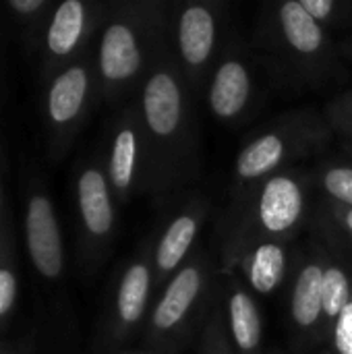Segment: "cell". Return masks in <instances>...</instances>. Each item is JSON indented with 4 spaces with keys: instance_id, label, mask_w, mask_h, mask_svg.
Masks as SVG:
<instances>
[{
    "instance_id": "cell-1",
    "label": "cell",
    "mask_w": 352,
    "mask_h": 354,
    "mask_svg": "<svg viewBox=\"0 0 352 354\" xmlns=\"http://www.w3.org/2000/svg\"><path fill=\"white\" fill-rule=\"evenodd\" d=\"M141 116L147 135L160 145L162 151L185 143L189 106L185 87L170 64H160L143 83Z\"/></svg>"
},
{
    "instance_id": "cell-2",
    "label": "cell",
    "mask_w": 352,
    "mask_h": 354,
    "mask_svg": "<svg viewBox=\"0 0 352 354\" xmlns=\"http://www.w3.org/2000/svg\"><path fill=\"white\" fill-rule=\"evenodd\" d=\"M205 286L207 266L201 259L187 263L172 276L149 319V332L156 340H160V344H166L172 338L185 334L201 305Z\"/></svg>"
},
{
    "instance_id": "cell-3",
    "label": "cell",
    "mask_w": 352,
    "mask_h": 354,
    "mask_svg": "<svg viewBox=\"0 0 352 354\" xmlns=\"http://www.w3.org/2000/svg\"><path fill=\"white\" fill-rule=\"evenodd\" d=\"M25 236L29 257L44 278H58L64 268L62 239L54 207L48 197L35 195L27 205L25 216Z\"/></svg>"
},
{
    "instance_id": "cell-4",
    "label": "cell",
    "mask_w": 352,
    "mask_h": 354,
    "mask_svg": "<svg viewBox=\"0 0 352 354\" xmlns=\"http://www.w3.org/2000/svg\"><path fill=\"white\" fill-rule=\"evenodd\" d=\"M305 214V193L297 178L276 174L261 187L257 199V222L272 236H284L297 228Z\"/></svg>"
},
{
    "instance_id": "cell-5",
    "label": "cell",
    "mask_w": 352,
    "mask_h": 354,
    "mask_svg": "<svg viewBox=\"0 0 352 354\" xmlns=\"http://www.w3.org/2000/svg\"><path fill=\"white\" fill-rule=\"evenodd\" d=\"M143 66V48L137 31L124 23L114 21L104 29L100 41V73L112 85L129 83Z\"/></svg>"
},
{
    "instance_id": "cell-6",
    "label": "cell",
    "mask_w": 352,
    "mask_h": 354,
    "mask_svg": "<svg viewBox=\"0 0 352 354\" xmlns=\"http://www.w3.org/2000/svg\"><path fill=\"white\" fill-rule=\"evenodd\" d=\"M176 44L191 71H203L216 48V17L207 4H189L178 15Z\"/></svg>"
},
{
    "instance_id": "cell-7",
    "label": "cell",
    "mask_w": 352,
    "mask_h": 354,
    "mask_svg": "<svg viewBox=\"0 0 352 354\" xmlns=\"http://www.w3.org/2000/svg\"><path fill=\"white\" fill-rule=\"evenodd\" d=\"M251 97V75L243 60L226 58L218 71L214 73L210 85V108L216 118L232 120L239 118L241 112L247 108Z\"/></svg>"
},
{
    "instance_id": "cell-8",
    "label": "cell",
    "mask_w": 352,
    "mask_h": 354,
    "mask_svg": "<svg viewBox=\"0 0 352 354\" xmlns=\"http://www.w3.org/2000/svg\"><path fill=\"white\" fill-rule=\"evenodd\" d=\"M297 143L288 131H266L243 147L237 158V176L245 183H255L272 174L282 162L295 153Z\"/></svg>"
},
{
    "instance_id": "cell-9",
    "label": "cell",
    "mask_w": 352,
    "mask_h": 354,
    "mask_svg": "<svg viewBox=\"0 0 352 354\" xmlns=\"http://www.w3.org/2000/svg\"><path fill=\"white\" fill-rule=\"evenodd\" d=\"M201 224H203V212L199 207H191L180 212L166 226V230L162 232L156 245V255H154V263L160 278L180 270V263L185 261V257L195 245Z\"/></svg>"
},
{
    "instance_id": "cell-10",
    "label": "cell",
    "mask_w": 352,
    "mask_h": 354,
    "mask_svg": "<svg viewBox=\"0 0 352 354\" xmlns=\"http://www.w3.org/2000/svg\"><path fill=\"white\" fill-rule=\"evenodd\" d=\"M81 220L91 236H106L114 226V205L108 189V180L102 170L87 168L79 176L77 185Z\"/></svg>"
},
{
    "instance_id": "cell-11",
    "label": "cell",
    "mask_w": 352,
    "mask_h": 354,
    "mask_svg": "<svg viewBox=\"0 0 352 354\" xmlns=\"http://www.w3.org/2000/svg\"><path fill=\"white\" fill-rule=\"evenodd\" d=\"M322 282H324V263H307L295 280L290 297V315L299 330H313L324 319L322 305Z\"/></svg>"
},
{
    "instance_id": "cell-12",
    "label": "cell",
    "mask_w": 352,
    "mask_h": 354,
    "mask_svg": "<svg viewBox=\"0 0 352 354\" xmlns=\"http://www.w3.org/2000/svg\"><path fill=\"white\" fill-rule=\"evenodd\" d=\"M228 332L239 354H259L263 336L261 315L251 295L239 286L228 295Z\"/></svg>"
},
{
    "instance_id": "cell-13",
    "label": "cell",
    "mask_w": 352,
    "mask_h": 354,
    "mask_svg": "<svg viewBox=\"0 0 352 354\" xmlns=\"http://www.w3.org/2000/svg\"><path fill=\"white\" fill-rule=\"evenodd\" d=\"M151 282V268L145 261H133L122 274L116 292V317L122 328H133L143 319L149 303Z\"/></svg>"
},
{
    "instance_id": "cell-14",
    "label": "cell",
    "mask_w": 352,
    "mask_h": 354,
    "mask_svg": "<svg viewBox=\"0 0 352 354\" xmlns=\"http://www.w3.org/2000/svg\"><path fill=\"white\" fill-rule=\"evenodd\" d=\"M282 35L286 44L301 56H317L324 50L326 33L322 23H317L301 4V0H288L278 12Z\"/></svg>"
},
{
    "instance_id": "cell-15",
    "label": "cell",
    "mask_w": 352,
    "mask_h": 354,
    "mask_svg": "<svg viewBox=\"0 0 352 354\" xmlns=\"http://www.w3.org/2000/svg\"><path fill=\"white\" fill-rule=\"evenodd\" d=\"M89 89L85 66H71L58 75L48 93V114L56 124H66L81 114Z\"/></svg>"
},
{
    "instance_id": "cell-16",
    "label": "cell",
    "mask_w": 352,
    "mask_h": 354,
    "mask_svg": "<svg viewBox=\"0 0 352 354\" xmlns=\"http://www.w3.org/2000/svg\"><path fill=\"white\" fill-rule=\"evenodd\" d=\"M286 272V251L276 241L259 243L247 257V280L257 295H272Z\"/></svg>"
},
{
    "instance_id": "cell-17",
    "label": "cell",
    "mask_w": 352,
    "mask_h": 354,
    "mask_svg": "<svg viewBox=\"0 0 352 354\" xmlns=\"http://www.w3.org/2000/svg\"><path fill=\"white\" fill-rule=\"evenodd\" d=\"M85 29V6L79 0H64L48 27V48L56 56L71 54Z\"/></svg>"
},
{
    "instance_id": "cell-18",
    "label": "cell",
    "mask_w": 352,
    "mask_h": 354,
    "mask_svg": "<svg viewBox=\"0 0 352 354\" xmlns=\"http://www.w3.org/2000/svg\"><path fill=\"white\" fill-rule=\"evenodd\" d=\"M139 164V133L135 127L124 124L118 129L114 141H112V151H110V183L116 191L124 193L131 189L135 180Z\"/></svg>"
},
{
    "instance_id": "cell-19",
    "label": "cell",
    "mask_w": 352,
    "mask_h": 354,
    "mask_svg": "<svg viewBox=\"0 0 352 354\" xmlns=\"http://www.w3.org/2000/svg\"><path fill=\"white\" fill-rule=\"evenodd\" d=\"M352 301V284L349 272L340 263L324 266V282H322V305L324 319L328 324H336L340 313Z\"/></svg>"
},
{
    "instance_id": "cell-20",
    "label": "cell",
    "mask_w": 352,
    "mask_h": 354,
    "mask_svg": "<svg viewBox=\"0 0 352 354\" xmlns=\"http://www.w3.org/2000/svg\"><path fill=\"white\" fill-rule=\"evenodd\" d=\"M322 185L326 193L342 203L344 207H352V168L351 166H332L324 172Z\"/></svg>"
},
{
    "instance_id": "cell-21",
    "label": "cell",
    "mask_w": 352,
    "mask_h": 354,
    "mask_svg": "<svg viewBox=\"0 0 352 354\" xmlns=\"http://www.w3.org/2000/svg\"><path fill=\"white\" fill-rule=\"evenodd\" d=\"M334 346L338 354H352V301L334 324Z\"/></svg>"
},
{
    "instance_id": "cell-22",
    "label": "cell",
    "mask_w": 352,
    "mask_h": 354,
    "mask_svg": "<svg viewBox=\"0 0 352 354\" xmlns=\"http://www.w3.org/2000/svg\"><path fill=\"white\" fill-rule=\"evenodd\" d=\"M203 353L205 354H232L230 344L224 336V328L222 322L218 317H212L207 330H205V344H203Z\"/></svg>"
},
{
    "instance_id": "cell-23",
    "label": "cell",
    "mask_w": 352,
    "mask_h": 354,
    "mask_svg": "<svg viewBox=\"0 0 352 354\" xmlns=\"http://www.w3.org/2000/svg\"><path fill=\"white\" fill-rule=\"evenodd\" d=\"M17 297V278L10 270L0 268V317L10 311Z\"/></svg>"
},
{
    "instance_id": "cell-24",
    "label": "cell",
    "mask_w": 352,
    "mask_h": 354,
    "mask_svg": "<svg viewBox=\"0 0 352 354\" xmlns=\"http://www.w3.org/2000/svg\"><path fill=\"white\" fill-rule=\"evenodd\" d=\"M301 4L317 23L330 21L332 15L338 10V2H334V0H301Z\"/></svg>"
},
{
    "instance_id": "cell-25",
    "label": "cell",
    "mask_w": 352,
    "mask_h": 354,
    "mask_svg": "<svg viewBox=\"0 0 352 354\" xmlns=\"http://www.w3.org/2000/svg\"><path fill=\"white\" fill-rule=\"evenodd\" d=\"M8 6L21 15H31L35 10H39L44 6V0H10Z\"/></svg>"
},
{
    "instance_id": "cell-26",
    "label": "cell",
    "mask_w": 352,
    "mask_h": 354,
    "mask_svg": "<svg viewBox=\"0 0 352 354\" xmlns=\"http://www.w3.org/2000/svg\"><path fill=\"white\" fill-rule=\"evenodd\" d=\"M342 216H340V220H342V224H344V228H346V232L352 236V207H342V212H340Z\"/></svg>"
},
{
    "instance_id": "cell-27",
    "label": "cell",
    "mask_w": 352,
    "mask_h": 354,
    "mask_svg": "<svg viewBox=\"0 0 352 354\" xmlns=\"http://www.w3.org/2000/svg\"><path fill=\"white\" fill-rule=\"evenodd\" d=\"M139 354H154V353H139Z\"/></svg>"
}]
</instances>
